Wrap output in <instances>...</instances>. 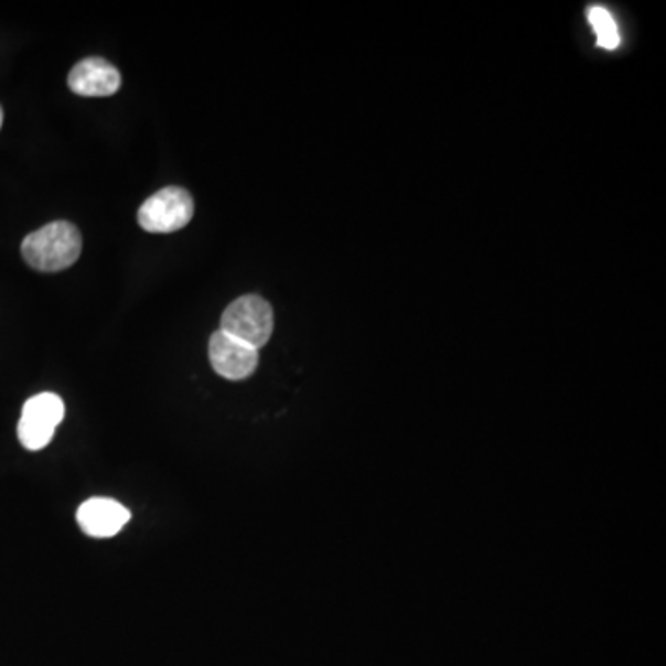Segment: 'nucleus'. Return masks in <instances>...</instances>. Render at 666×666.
<instances>
[{"label":"nucleus","instance_id":"obj_1","mask_svg":"<svg viewBox=\"0 0 666 666\" xmlns=\"http://www.w3.org/2000/svg\"><path fill=\"white\" fill-rule=\"evenodd\" d=\"M82 236L78 228L65 221H56L32 232L23 241L21 254L32 269L58 272L69 269L80 258Z\"/></svg>","mask_w":666,"mask_h":666},{"label":"nucleus","instance_id":"obj_2","mask_svg":"<svg viewBox=\"0 0 666 666\" xmlns=\"http://www.w3.org/2000/svg\"><path fill=\"white\" fill-rule=\"evenodd\" d=\"M272 308L267 300L256 294L234 300L221 319V332L228 333L256 351L267 345L272 335Z\"/></svg>","mask_w":666,"mask_h":666},{"label":"nucleus","instance_id":"obj_3","mask_svg":"<svg viewBox=\"0 0 666 666\" xmlns=\"http://www.w3.org/2000/svg\"><path fill=\"white\" fill-rule=\"evenodd\" d=\"M195 204L182 187H165L150 196L139 207L138 223L150 234H171L190 225Z\"/></svg>","mask_w":666,"mask_h":666},{"label":"nucleus","instance_id":"obj_4","mask_svg":"<svg viewBox=\"0 0 666 666\" xmlns=\"http://www.w3.org/2000/svg\"><path fill=\"white\" fill-rule=\"evenodd\" d=\"M65 417V404L54 393H40L24 404L19 419L18 436L24 449L37 452L49 447L60 422Z\"/></svg>","mask_w":666,"mask_h":666},{"label":"nucleus","instance_id":"obj_5","mask_svg":"<svg viewBox=\"0 0 666 666\" xmlns=\"http://www.w3.org/2000/svg\"><path fill=\"white\" fill-rule=\"evenodd\" d=\"M207 356L213 370L232 382L247 379L258 368V351L221 330L213 333Z\"/></svg>","mask_w":666,"mask_h":666},{"label":"nucleus","instance_id":"obj_6","mask_svg":"<svg viewBox=\"0 0 666 666\" xmlns=\"http://www.w3.org/2000/svg\"><path fill=\"white\" fill-rule=\"evenodd\" d=\"M132 518L128 507L111 498H89L78 507L76 520L84 534L95 539L116 537Z\"/></svg>","mask_w":666,"mask_h":666},{"label":"nucleus","instance_id":"obj_7","mask_svg":"<svg viewBox=\"0 0 666 666\" xmlns=\"http://www.w3.org/2000/svg\"><path fill=\"white\" fill-rule=\"evenodd\" d=\"M69 87L80 97H109L119 92L121 75L106 60L86 58L71 71Z\"/></svg>","mask_w":666,"mask_h":666},{"label":"nucleus","instance_id":"obj_8","mask_svg":"<svg viewBox=\"0 0 666 666\" xmlns=\"http://www.w3.org/2000/svg\"><path fill=\"white\" fill-rule=\"evenodd\" d=\"M589 23L597 32L598 46H602L605 51H615L616 46L621 45L619 26L605 8L592 7L589 10Z\"/></svg>","mask_w":666,"mask_h":666},{"label":"nucleus","instance_id":"obj_9","mask_svg":"<svg viewBox=\"0 0 666 666\" xmlns=\"http://www.w3.org/2000/svg\"><path fill=\"white\" fill-rule=\"evenodd\" d=\"M2 121H4V114H2V108H0V128H2Z\"/></svg>","mask_w":666,"mask_h":666}]
</instances>
